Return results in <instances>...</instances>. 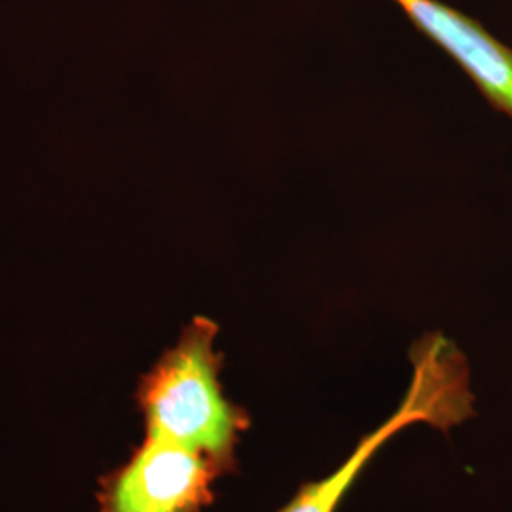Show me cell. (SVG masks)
Masks as SVG:
<instances>
[{
	"label": "cell",
	"mask_w": 512,
	"mask_h": 512,
	"mask_svg": "<svg viewBox=\"0 0 512 512\" xmlns=\"http://www.w3.org/2000/svg\"><path fill=\"white\" fill-rule=\"evenodd\" d=\"M219 325L198 315L165 349L135 389L145 435L177 442L209 459L222 476L238 471V446L249 412L232 403L220 382L224 357Z\"/></svg>",
	"instance_id": "1"
},
{
	"label": "cell",
	"mask_w": 512,
	"mask_h": 512,
	"mask_svg": "<svg viewBox=\"0 0 512 512\" xmlns=\"http://www.w3.org/2000/svg\"><path fill=\"white\" fill-rule=\"evenodd\" d=\"M412 376L397 410L366 433L346 461L329 476L302 484L277 512H338L368 463L406 427L425 423L442 433L476 418V395L469 359L439 330L423 334L410 348Z\"/></svg>",
	"instance_id": "2"
},
{
	"label": "cell",
	"mask_w": 512,
	"mask_h": 512,
	"mask_svg": "<svg viewBox=\"0 0 512 512\" xmlns=\"http://www.w3.org/2000/svg\"><path fill=\"white\" fill-rule=\"evenodd\" d=\"M222 473L202 454L145 435L129 458L103 476L99 512H203Z\"/></svg>",
	"instance_id": "3"
},
{
	"label": "cell",
	"mask_w": 512,
	"mask_h": 512,
	"mask_svg": "<svg viewBox=\"0 0 512 512\" xmlns=\"http://www.w3.org/2000/svg\"><path fill=\"white\" fill-rule=\"evenodd\" d=\"M425 37L450 55L495 110L512 118V48L439 0H395Z\"/></svg>",
	"instance_id": "4"
}]
</instances>
